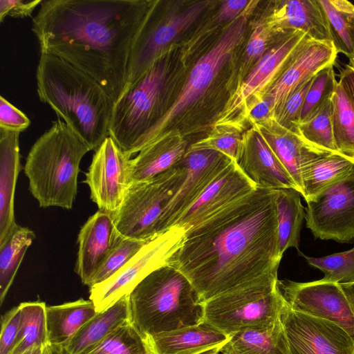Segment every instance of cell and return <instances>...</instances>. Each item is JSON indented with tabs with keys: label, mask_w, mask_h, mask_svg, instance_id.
Here are the masks:
<instances>
[{
	"label": "cell",
	"mask_w": 354,
	"mask_h": 354,
	"mask_svg": "<svg viewBox=\"0 0 354 354\" xmlns=\"http://www.w3.org/2000/svg\"><path fill=\"white\" fill-rule=\"evenodd\" d=\"M221 347V346H218V347L210 349V350L203 352L201 354H218V353H220Z\"/></svg>",
	"instance_id": "obj_51"
},
{
	"label": "cell",
	"mask_w": 354,
	"mask_h": 354,
	"mask_svg": "<svg viewBox=\"0 0 354 354\" xmlns=\"http://www.w3.org/2000/svg\"><path fill=\"white\" fill-rule=\"evenodd\" d=\"M290 354H354V339L337 324L292 310L281 315Z\"/></svg>",
	"instance_id": "obj_16"
},
{
	"label": "cell",
	"mask_w": 354,
	"mask_h": 354,
	"mask_svg": "<svg viewBox=\"0 0 354 354\" xmlns=\"http://www.w3.org/2000/svg\"><path fill=\"white\" fill-rule=\"evenodd\" d=\"M254 126L259 129L301 194L303 169L310 162L332 152L310 144L298 133L285 128L274 118Z\"/></svg>",
	"instance_id": "obj_21"
},
{
	"label": "cell",
	"mask_w": 354,
	"mask_h": 354,
	"mask_svg": "<svg viewBox=\"0 0 354 354\" xmlns=\"http://www.w3.org/2000/svg\"><path fill=\"white\" fill-rule=\"evenodd\" d=\"M131 159L110 136L95 150L84 183L99 210L114 214L120 208L131 185Z\"/></svg>",
	"instance_id": "obj_14"
},
{
	"label": "cell",
	"mask_w": 354,
	"mask_h": 354,
	"mask_svg": "<svg viewBox=\"0 0 354 354\" xmlns=\"http://www.w3.org/2000/svg\"><path fill=\"white\" fill-rule=\"evenodd\" d=\"M122 238L113 214L98 210L88 218L78 234L75 266L83 284L92 286L95 276Z\"/></svg>",
	"instance_id": "obj_18"
},
{
	"label": "cell",
	"mask_w": 354,
	"mask_h": 354,
	"mask_svg": "<svg viewBox=\"0 0 354 354\" xmlns=\"http://www.w3.org/2000/svg\"><path fill=\"white\" fill-rule=\"evenodd\" d=\"M254 127L250 133L243 136L242 148L236 161L239 168L257 187L298 190L259 129Z\"/></svg>",
	"instance_id": "obj_20"
},
{
	"label": "cell",
	"mask_w": 354,
	"mask_h": 354,
	"mask_svg": "<svg viewBox=\"0 0 354 354\" xmlns=\"http://www.w3.org/2000/svg\"><path fill=\"white\" fill-rule=\"evenodd\" d=\"M35 239V232L17 225L0 245V304H2L15 279L24 254Z\"/></svg>",
	"instance_id": "obj_32"
},
{
	"label": "cell",
	"mask_w": 354,
	"mask_h": 354,
	"mask_svg": "<svg viewBox=\"0 0 354 354\" xmlns=\"http://www.w3.org/2000/svg\"><path fill=\"white\" fill-rule=\"evenodd\" d=\"M230 338L205 321L146 338L152 354H201L222 346Z\"/></svg>",
	"instance_id": "obj_24"
},
{
	"label": "cell",
	"mask_w": 354,
	"mask_h": 354,
	"mask_svg": "<svg viewBox=\"0 0 354 354\" xmlns=\"http://www.w3.org/2000/svg\"><path fill=\"white\" fill-rule=\"evenodd\" d=\"M19 306V330L10 354H20L32 346L48 344L45 303L23 302Z\"/></svg>",
	"instance_id": "obj_33"
},
{
	"label": "cell",
	"mask_w": 354,
	"mask_h": 354,
	"mask_svg": "<svg viewBox=\"0 0 354 354\" xmlns=\"http://www.w3.org/2000/svg\"><path fill=\"white\" fill-rule=\"evenodd\" d=\"M48 344L62 348L97 313L93 303L80 299L46 307Z\"/></svg>",
	"instance_id": "obj_26"
},
{
	"label": "cell",
	"mask_w": 354,
	"mask_h": 354,
	"mask_svg": "<svg viewBox=\"0 0 354 354\" xmlns=\"http://www.w3.org/2000/svg\"><path fill=\"white\" fill-rule=\"evenodd\" d=\"M122 238L95 276L92 286L102 283L118 272L147 243Z\"/></svg>",
	"instance_id": "obj_40"
},
{
	"label": "cell",
	"mask_w": 354,
	"mask_h": 354,
	"mask_svg": "<svg viewBox=\"0 0 354 354\" xmlns=\"http://www.w3.org/2000/svg\"><path fill=\"white\" fill-rule=\"evenodd\" d=\"M19 134L0 128V245L18 225L15 218L14 198L21 169Z\"/></svg>",
	"instance_id": "obj_23"
},
{
	"label": "cell",
	"mask_w": 354,
	"mask_h": 354,
	"mask_svg": "<svg viewBox=\"0 0 354 354\" xmlns=\"http://www.w3.org/2000/svg\"><path fill=\"white\" fill-rule=\"evenodd\" d=\"M268 27L257 25L252 30L245 48V59L247 63L258 61L266 49L269 33Z\"/></svg>",
	"instance_id": "obj_46"
},
{
	"label": "cell",
	"mask_w": 354,
	"mask_h": 354,
	"mask_svg": "<svg viewBox=\"0 0 354 354\" xmlns=\"http://www.w3.org/2000/svg\"><path fill=\"white\" fill-rule=\"evenodd\" d=\"M313 77L299 84L292 91L274 118L281 125L296 133H298L297 125Z\"/></svg>",
	"instance_id": "obj_41"
},
{
	"label": "cell",
	"mask_w": 354,
	"mask_h": 354,
	"mask_svg": "<svg viewBox=\"0 0 354 354\" xmlns=\"http://www.w3.org/2000/svg\"><path fill=\"white\" fill-rule=\"evenodd\" d=\"M275 189L257 187L186 230L168 265L209 299L261 277L277 274L280 253Z\"/></svg>",
	"instance_id": "obj_1"
},
{
	"label": "cell",
	"mask_w": 354,
	"mask_h": 354,
	"mask_svg": "<svg viewBox=\"0 0 354 354\" xmlns=\"http://www.w3.org/2000/svg\"><path fill=\"white\" fill-rule=\"evenodd\" d=\"M241 133L238 125H214L207 136L194 142L188 147L187 149L215 150L236 162L243 141V136Z\"/></svg>",
	"instance_id": "obj_38"
},
{
	"label": "cell",
	"mask_w": 354,
	"mask_h": 354,
	"mask_svg": "<svg viewBox=\"0 0 354 354\" xmlns=\"http://www.w3.org/2000/svg\"><path fill=\"white\" fill-rule=\"evenodd\" d=\"M278 280L277 274L266 276L209 299L204 321L230 336L273 324L286 306Z\"/></svg>",
	"instance_id": "obj_6"
},
{
	"label": "cell",
	"mask_w": 354,
	"mask_h": 354,
	"mask_svg": "<svg viewBox=\"0 0 354 354\" xmlns=\"http://www.w3.org/2000/svg\"><path fill=\"white\" fill-rule=\"evenodd\" d=\"M348 66L351 67L353 69H354V57L349 59V64Z\"/></svg>",
	"instance_id": "obj_52"
},
{
	"label": "cell",
	"mask_w": 354,
	"mask_h": 354,
	"mask_svg": "<svg viewBox=\"0 0 354 354\" xmlns=\"http://www.w3.org/2000/svg\"><path fill=\"white\" fill-rule=\"evenodd\" d=\"M279 250L281 255L290 248L298 249L306 213L301 193L292 188L274 189Z\"/></svg>",
	"instance_id": "obj_30"
},
{
	"label": "cell",
	"mask_w": 354,
	"mask_h": 354,
	"mask_svg": "<svg viewBox=\"0 0 354 354\" xmlns=\"http://www.w3.org/2000/svg\"><path fill=\"white\" fill-rule=\"evenodd\" d=\"M129 306L130 322L145 339L204 321V302L187 278L169 265L138 283Z\"/></svg>",
	"instance_id": "obj_5"
},
{
	"label": "cell",
	"mask_w": 354,
	"mask_h": 354,
	"mask_svg": "<svg viewBox=\"0 0 354 354\" xmlns=\"http://www.w3.org/2000/svg\"><path fill=\"white\" fill-rule=\"evenodd\" d=\"M30 124V120L24 113L0 97V128L21 133Z\"/></svg>",
	"instance_id": "obj_43"
},
{
	"label": "cell",
	"mask_w": 354,
	"mask_h": 354,
	"mask_svg": "<svg viewBox=\"0 0 354 354\" xmlns=\"http://www.w3.org/2000/svg\"><path fill=\"white\" fill-rule=\"evenodd\" d=\"M332 43L348 59L354 57V4L346 0H318Z\"/></svg>",
	"instance_id": "obj_31"
},
{
	"label": "cell",
	"mask_w": 354,
	"mask_h": 354,
	"mask_svg": "<svg viewBox=\"0 0 354 354\" xmlns=\"http://www.w3.org/2000/svg\"><path fill=\"white\" fill-rule=\"evenodd\" d=\"M151 3L44 0L32 31L41 55L62 59L91 76L115 103L124 91L131 45Z\"/></svg>",
	"instance_id": "obj_2"
},
{
	"label": "cell",
	"mask_w": 354,
	"mask_h": 354,
	"mask_svg": "<svg viewBox=\"0 0 354 354\" xmlns=\"http://www.w3.org/2000/svg\"><path fill=\"white\" fill-rule=\"evenodd\" d=\"M332 102L335 147L339 153L354 158V108L339 82Z\"/></svg>",
	"instance_id": "obj_34"
},
{
	"label": "cell",
	"mask_w": 354,
	"mask_h": 354,
	"mask_svg": "<svg viewBox=\"0 0 354 354\" xmlns=\"http://www.w3.org/2000/svg\"><path fill=\"white\" fill-rule=\"evenodd\" d=\"M210 3L196 2L180 12L156 21L146 13L131 45L124 90L162 57L164 50L194 23Z\"/></svg>",
	"instance_id": "obj_11"
},
{
	"label": "cell",
	"mask_w": 354,
	"mask_h": 354,
	"mask_svg": "<svg viewBox=\"0 0 354 354\" xmlns=\"http://www.w3.org/2000/svg\"><path fill=\"white\" fill-rule=\"evenodd\" d=\"M242 117L252 122L253 125L263 124L274 118L270 98L266 93L254 97L246 105Z\"/></svg>",
	"instance_id": "obj_44"
},
{
	"label": "cell",
	"mask_w": 354,
	"mask_h": 354,
	"mask_svg": "<svg viewBox=\"0 0 354 354\" xmlns=\"http://www.w3.org/2000/svg\"><path fill=\"white\" fill-rule=\"evenodd\" d=\"M300 30L283 31L275 44L255 64L253 68L238 85L219 113L214 125L233 124L235 116L239 120L248 103L264 93L283 72L294 56L308 38Z\"/></svg>",
	"instance_id": "obj_10"
},
{
	"label": "cell",
	"mask_w": 354,
	"mask_h": 354,
	"mask_svg": "<svg viewBox=\"0 0 354 354\" xmlns=\"http://www.w3.org/2000/svg\"><path fill=\"white\" fill-rule=\"evenodd\" d=\"M251 3L248 0H228L222 1L218 14L216 22L234 20L239 17Z\"/></svg>",
	"instance_id": "obj_47"
},
{
	"label": "cell",
	"mask_w": 354,
	"mask_h": 354,
	"mask_svg": "<svg viewBox=\"0 0 354 354\" xmlns=\"http://www.w3.org/2000/svg\"><path fill=\"white\" fill-rule=\"evenodd\" d=\"M302 256L309 266L323 272V280L339 284L354 282V248L322 257Z\"/></svg>",
	"instance_id": "obj_39"
},
{
	"label": "cell",
	"mask_w": 354,
	"mask_h": 354,
	"mask_svg": "<svg viewBox=\"0 0 354 354\" xmlns=\"http://www.w3.org/2000/svg\"><path fill=\"white\" fill-rule=\"evenodd\" d=\"M306 203V227L315 238L354 241V171Z\"/></svg>",
	"instance_id": "obj_12"
},
{
	"label": "cell",
	"mask_w": 354,
	"mask_h": 354,
	"mask_svg": "<svg viewBox=\"0 0 354 354\" xmlns=\"http://www.w3.org/2000/svg\"><path fill=\"white\" fill-rule=\"evenodd\" d=\"M332 115L331 100L311 118L299 123L298 133L315 147L331 152H338L333 138Z\"/></svg>",
	"instance_id": "obj_37"
},
{
	"label": "cell",
	"mask_w": 354,
	"mask_h": 354,
	"mask_svg": "<svg viewBox=\"0 0 354 354\" xmlns=\"http://www.w3.org/2000/svg\"><path fill=\"white\" fill-rule=\"evenodd\" d=\"M44 346L37 345L32 346L20 354H43Z\"/></svg>",
	"instance_id": "obj_50"
},
{
	"label": "cell",
	"mask_w": 354,
	"mask_h": 354,
	"mask_svg": "<svg viewBox=\"0 0 354 354\" xmlns=\"http://www.w3.org/2000/svg\"><path fill=\"white\" fill-rule=\"evenodd\" d=\"M354 171V158L332 152L308 164L301 173V196L307 202Z\"/></svg>",
	"instance_id": "obj_29"
},
{
	"label": "cell",
	"mask_w": 354,
	"mask_h": 354,
	"mask_svg": "<svg viewBox=\"0 0 354 354\" xmlns=\"http://www.w3.org/2000/svg\"><path fill=\"white\" fill-rule=\"evenodd\" d=\"M277 285L292 310L333 322L354 339V315L340 284L322 279L310 282L278 280Z\"/></svg>",
	"instance_id": "obj_13"
},
{
	"label": "cell",
	"mask_w": 354,
	"mask_h": 354,
	"mask_svg": "<svg viewBox=\"0 0 354 354\" xmlns=\"http://www.w3.org/2000/svg\"><path fill=\"white\" fill-rule=\"evenodd\" d=\"M232 161L180 216L174 226L185 230L194 227L257 188ZM173 226V227H174Z\"/></svg>",
	"instance_id": "obj_17"
},
{
	"label": "cell",
	"mask_w": 354,
	"mask_h": 354,
	"mask_svg": "<svg viewBox=\"0 0 354 354\" xmlns=\"http://www.w3.org/2000/svg\"><path fill=\"white\" fill-rule=\"evenodd\" d=\"M129 320V295H127L106 310L97 313L78 330L67 345L57 348L62 354H83Z\"/></svg>",
	"instance_id": "obj_27"
},
{
	"label": "cell",
	"mask_w": 354,
	"mask_h": 354,
	"mask_svg": "<svg viewBox=\"0 0 354 354\" xmlns=\"http://www.w3.org/2000/svg\"><path fill=\"white\" fill-rule=\"evenodd\" d=\"M39 100L90 149L109 136L114 102L91 76L57 57L41 55L36 71Z\"/></svg>",
	"instance_id": "obj_3"
},
{
	"label": "cell",
	"mask_w": 354,
	"mask_h": 354,
	"mask_svg": "<svg viewBox=\"0 0 354 354\" xmlns=\"http://www.w3.org/2000/svg\"><path fill=\"white\" fill-rule=\"evenodd\" d=\"M333 65L324 67L313 77L304 99L299 123L311 118L332 100L338 84Z\"/></svg>",
	"instance_id": "obj_36"
},
{
	"label": "cell",
	"mask_w": 354,
	"mask_h": 354,
	"mask_svg": "<svg viewBox=\"0 0 354 354\" xmlns=\"http://www.w3.org/2000/svg\"><path fill=\"white\" fill-rule=\"evenodd\" d=\"M345 295L349 302L351 308L354 315V282L340 284Z\"/></svg>",
	"instance_id": "obj_49"
},
{
	"label": "cell",
	"mask_w": 354,
	"mask_h": 354,
	"mask_svg": "<svg viewBox=\"0 0 354 354\" xmlns=\"http://www.w3.org/2000/svg\"><path fill=\"white\" fill-rule=\"evenodd\" d=\"M266 26L273 33L288 30H300L312 39L333 44L318 0L276 2Z\"/></svg>",
	"instance_id": "obj_22"
},
{
	"label": "cell",
	"mask_w": 354,
	"mask_h": 354,
	"mask_svg": "<svg viewBox=\"0 0 354 354\" xmlns=\"http://www.w3.org/2000/svg\"><path fill=\"white\" fill-rule=\"evenodd\" d=\"M338 82L343 87L354 108V69L346 65L341 71Z\"/></svg>",
	"instance_id": "obj_48"
},
{
	"label": "cell",
	"mask_w": 354,
	"mask_h": 354,
	"mask_svg": "<svg viewBox=\"0 0 354 354\" xmlns=\"http://www.w3.org/2000/svg\"><path fill=\"white\" fill-rule=\"evenodd\" d=\"M88 147L59 118L33 144L24 173L29 191L41 207H73L80 164Z\"/></svg>",
	"instance_id": "obj_4"
},
{
	"label": "cell",
	"mask_w": 354,
	"mask_h": 354,
	"mask_svg": "<svg viewBox=\"0 0 354 354\" xmlns=\"http://www.w3.org/2000/svg\"><path fill=\"white\" fill-rule=\"evenodd\" d=\"M222 354H290L281 317L261 328H246L230 336Z\"/></svg>",
	"instance_id": "obj_28"
},
{
	"label": "cell",
	"mask_w": 354,
	"mask_h": 354,
	"mask_svg": "<svg viewBox=\"0 0 354 354\" xmlns=\"http://www.w3.org/2000/svg\"><path fill=\"white\" fill-rule=\"evenodd\" d=\"M212 149H187L183 162L185 177L164 209L158 226L160 234L172 227L180 216L232 162Z\"/></svg>",
	"instance_id": "obj_15"
},
{
	"label": "cell",
	"mask_w": 354,
	"mask_h": 354,
	"mask_svg": "<svg viewBox=\"0 0 354 354\" xmlns=\"http://www.w3.org/2000/svg\"><path fill=\"white\" fill-rule=\"evenodd\" d=\"M337 54L333 44L307 38L288 66L266 92L272 101L274 118L292 91L324 67L334 64Z\"/></svg>",
	"instance_id": "obj_19"
},
{
	"label": "cell",
	"mask_w": 354,
	"mask_h": 354,
	"mask_svg": "<svg viewBox=\"0 0 354 354\" xmlns=\"http://www.w3.org/2000/svg\"><path fill=\"white\" fill-rule=\"evenodd\" d=\"M43 0H1L0 21L9 16L12 18H25L31 17L32 13Z\"/></svg>",
	"instance_id": "obj_45"
},
{
	"label": "cell",
	"mask_w": 354,
	"mask_h": 354,
	"mask_svg": "<svg viewBox=\"0 0 354 354\" xmlns=\"http://www.w3.org/2000/svg\"><path fill=\"white\" fill-rule=\"evenodd\" d=\"M248 15V12L244 11L234 19L211 48L197 60L173 103L146 133L141 150L171 132L169 127L173 120L196 102L211 86L242 41Z\"/></svg>",
	"instance_id": "obj_8"
},
{
	"label": "cell",
	"mask_w": 354,
	"mask_h": 354,
	"mask_svg": "<svg viewBox=\"0 0 354 354\" xmlns=\"http://www.w3.org/2000/svg\"><path fill=\"white\" fill-rule=\"evenodd\" d=\"M187 148V142L171 131L144 148L131 159V184L149 180L171 169L183 159Z\"/></svg>",
	"instance_id": "obj_25"
},
{
	"label": "cell",
	"mask_w": 354,
	"mask_h": 354,
	"mask_svg": "<svg viewBox=\"0 0 354 354\" xmlns=\"http://www.w3.org/2000/svg\"><path fill=\"white\" fill-rule=\"evenodd\" d=\"M19 306L12 308L1 317L0 354H10L15 345L20 325Z\"/></svg>",
	"instance_id": "obj_42"
},
{
	"label": "cell",
	"mask_w": 354,
	"mask_h": 354,
	"mask_svg": "<svg viewBox=\"0 0 354 354\" xmlns=\"http://www.w3.org/2000/svg\"><path fill=\"white\" fill-rule=\"evenodd\" d=\"M83 354H152L147 339L130 320Z\"/></svg>",
	"instance_id": "obj_35"
},
{
	"label": "cell",
	"mask_w": 354,
	"mask_h": 354,
	"mask_svg": "<svg viewBox=\"0 0 354 354\" xmlns=\"http://www.w3.org/2000/svg\"><path fill=\"white\" fill-rule=\"evenodd\" d=\"M186 230L174 226L148 241L118 272L90 287L89 299L97 313L104 311L129 295L146 277L168 265L184 241Z\"/></svg>",
	"instance_id": "obj_9"
},
{
	"label": "cell",
	"mask_w": 354,
	"mask_h": 354,
	"mask_svg": "<svg viewBox=\"0 0 354 354\" xmlns=\"http://www.w3.org/2000/svg\"><path fill=\"white\" fill-rule=\"evenodd\" d=\"M185 174L182 159L171 169L149 180L131 183L120 208L113 214L120 236L149 241L160 235L158 226L164 209Z\"/></svg>",
	"instance_id": "obj_7"
}]
</instances>
